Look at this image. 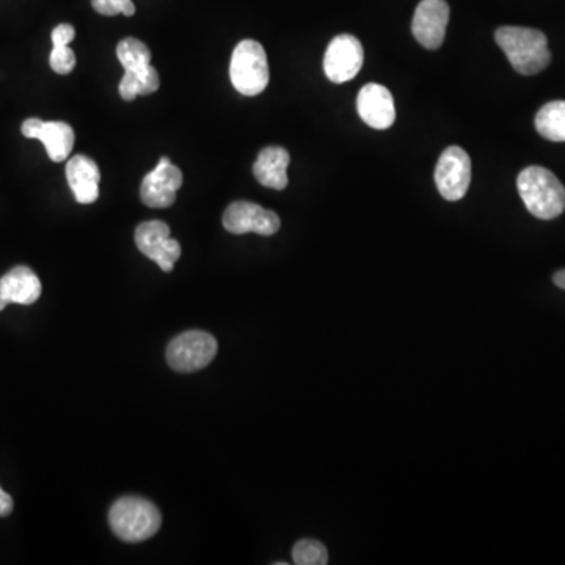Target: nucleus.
Here are the masks:
<instances>
[{
    "instance_id": "15",
    "label": "nucleus",
    "mask_w": 565,
    "mask_h": 565,
    "mask_svg": "<svg viewBox=\"0 0 565 565\" xmlns=\"http://www.w3.org/2000/svg\"><path fill=\"white\" fill-rule=\"evenodd\" d=\"M291 156L283 146H267L253 165V175L261 186L283 190L288 186V170Z\"/></svg>"
},
{
    "instance_id": "28",
    "label": "nucleus",
    "mask_w": 565,
    "mask_h": 565,
    "mask_svg": "<svg viewBox=\"0 0 565 565\" xmlns=\"http://www.w3.org/2000/svg\"><path fill=\"white\" fill-rule=\"evenodd\" d=\"M8 303L10 302H8V300L5 299V297L2 296V294H0V311L5 310V307H7Z\"/></svg>"
},
{
    "instance_id": "22",
    "label": "nucleus",
    "mask_w": 565,
    "mask_h": 565,
    "mask_svg": "<svg viewBox=\"0 0 565 565\" xmlns=\"http://www.w3.org/2000/svg\"><path fill=\"white\" fill-rule=\"evenodd\" d=\"M139 77L140 96L151 95V93L159 90L161 79H159V73H157L156 68H153V66L150 65L146 70L140 71Z\"/></svg>"
},
{
    "instance_id": "11",
    "label": "nucleus",
    "mask_w": 565,
    "mask_h": 565,
    "mask_svg": "<svg viewBox=\"0 0 565 565\" xmlns=\"http://www.w3.org/2000/svg\"><path fill=\"white\" fill-rule=\"evenodd\" d=\"M449 22L446 0H421L413 16V37L426 49L442 48Z\"/></svg>"
},
{
    "instance_id": "12",
    "label": "nucleus",
    "mask_w": 565,
    "mask_h": 565,
    "mask_svg": "<svg viewBox=\"0 0 565 565\" xmlns=\"http://www.w3.org/2000/svg\"><path fill=\"white\" fill-rule=\"evenodd\" d=\"M22 134L27 139H38L43 142L51 161L63 162L70 157L74 148V129L65 121H43L29 118L22 123Z\"/></svg>"
},
{
    "instance_id": "26",
    "label": "nucleus",
    "mask_w": 565,
    "mask_h": 565,
    "mask_svg": "<svg viewBox=\"0 0 565 565\" xmlns=\"http://www.w3.org/2000/svg\"><path fill=\"white\" fill-rule=\"evenodd\" d=\"M115 7L118 8L120 11V15L124 16H132L135 13L134 4H132V0H112Z\"/></svg>"
},
{
    "instance_id": "10",
    "label": "nucleus",
    "mask_w": 565,
    "mask_h": 565,
    "mask_svg": "<svg viewBox=\"0 0 565 565\" xmlns=\"http://www.w3.org/2000/svg\"><path fill=\"white\" fill-rule=\"evenodd\" d=\"M183 186V172L170 162L168 157H162L153 172L143 178L140 187V198L148 208L164 209L175 205L176 192Z\"/></svg>"
},
{
    "instance_id": "8",
    "label": "nucleus",
    "mask_w": 565,
    "mask_h": 565,
    "mask_svg": "<svg viewBox=\"0 0 565 565\" xmlns=\"http://www.w3.org/2000/svg\"><path fill=\"white\" fill-rule=\"evenodd\" d=\"M365 60V51L358 38L349 33L338 35L330 41L329 48L325 51L324 71L333 84L354 79L360 73Z\"/></svg>"
},
{
    "instance_id": "19",
    "label": "nucleus",
    "mask_w": 565,
    "mask_h": 565,
    "mask_svg": "<svg viewBox=\"0 0 565 565\" xmlns=\"http://www.w3.org/2000/svg\"><path fill=\"white\" fill-rule=\"evenodd\" d=\"M292 559L297 565H325L329 564V553L319 540L303 539L292 548Z\"/></svg>"
},
{
    "instance_id": "14",
    "label": "nucleus",
    "mask_w": 565,
    "mask_h": 565,
    "mask_svg": "<svg viewBox=\"0 0 565 565\" xmlns=\"http://www.w3.org/2000/svg\"><path fill=\"white\" fill-rule=\"evenodd\" d=\"M66 179L81 205H90L98 200L101 172L98 164L90 157L84 154L71 157L70 162L66 164Z\"/></svg>"
},
{
    "instance_id": "16",
    "label": "nucleus",
    "mask_w": 565,
    "mask_h": 565,
    "mask_svg": "<svg viewBox=\"0 0 565 565\" xmlns=\"http://www.w3.org/2000/svg\"><path fill=\"white\" fill-rule=\"evenodd\" d=\"M0 294L10 303L33 305L41 296L40 278L30 267H15L0 278Z\"/></svg>"
},
{
    "instance_id": "9",
    "label": "nucleus",
    "mask_w": 565,
    "mask_h": 565,
    "mask_svg": "<svg viewBox=\"0 0 565 565\" xmlns=\"http://www.w3.org/2000/svg\"><path fill=\"white\" fill-rule=\"evenodd\" d=\"M223 226L231 234L256 233L272 236L280 230V217L274 211L250 201H234L223 214Z\"/></svg>"
},
{
    "instance_id": "23",
    "label": "nucleus",
    "mask_w": 565,
    "mask_h": 565,
    "mask_svg": "<svg viewBox=\"0 0 565 565\" xmlns=\"http://www.w3.org/2000/svg\"><path fill=\"white\" fill-rule=\"evenodd\" d=\"M76 37V30L71 24H60L52 30V44L54 46H68Z\"/></svg>"
},
{
    "instance_id": "5",
    "label": "nucleus",
    "mask_w": 565,
    "mask_h": 565,
    "mask_svg": "<svg viewBox=\"0 0 565 565\" xmlns=\"http://www.w3.org/2000/svg\"><path fill=\"white\" fill-rule=\"evenodd\" d=\"M217 341L211 333L190 330L170 341L167 361L178 372H195L206 368L217 355Z\"/></svg>"
},
{
    "instance_id": "1",
    "label": "nucleus",
    "mask_w": 565,
    "mask_h": 565,
    "mask_svg": "<svg viewBox=\"0 0 565 565\" xmlns=\"http://www.w3.org/2000/svg\"><path fill=\"white\" fill-rule=\"evenodd\" d=\"M495 40L517 73L523 76L544 71L551 62L545 33L528 27L506 26L495 32Z\"/></svg>"
},
{
    "instance_id": "24",
    "label": "nucleus",
    "mask_w": 565,
    "mask_h": 565,
    "mask_svg": "<svg viewBox=\"0 0 565 565\" xmlns=\"http://www.w3.org/2000/svg\"><path fill=\"white\" fill-rule=\"evenodd\" d=\"M92 7L95 8V11H98L99 15H120V11H118V8L115 7L112 0H92Z\"/></svg>"
},
{
    "instance_id": "27",
    "label": "nucleus",
    "mask_w": 565,
    "mask_h": 565,
    "mask_svg": "<svg viewBox=\"0 0 565 565\" xmlns=\"http://www.w3.org/2000/svg\"><path fill=\"white\" fill-rule=\"evenodd\" d=\"M553 281H555V285L558 286V288L565 289V269L556 272V274L553 275Z\"/></svg>"
},
{
    "instance_id": "6",
    "label": "nucleus",
    "mask_w": 565,
    "mask_h": 565,
    "mask_svg": "<svg viewBox=\"0 0 565 565\" xmlns=\"http://www.w3.org/2000/svg\"><path fill=\"white\" fill-rule=\"evenodd\" d=\"M471 183V159L460 146L443 151L435 168V184L445 200L459 201L467 195Z\"/></svg>"
},
{
    "instance_id": "20",
    "label": "nucleus",
    "mask_w": 565,
    "mask_h": 565,
    "mask_svg": "<svg viewBox=\"0 0 565 565\" xmlns=\"http://www.w3.org/2000/svg\"><path fill=\"white\" fill-rule=\"evenodd\" d=\"M52 70L57 74H70L76 66V55L70 46H54L49 57Z\"/></svg>"
},
{
    "instance_id": "18",
    "label": "nucleus",
    "mask_w": 565,
    "mask_h": 565,
    "mask_svg": "<svg viewBox=\"0 0 565 565\" xmlns=\"http://www.w3.org/2000/svg\"><path fill=\"white\" fill-rule=\"evenodd\" d=\"M117 57L124 71L140 73L151 65V51L137 38H124L118 43Z\"/></svg>"
},
{
    "instance_id": "4",
    "label": "nucleus",
    "mask_w": 565,
    "mask_h": 565,
    "mask_svg": "<svg viewBox=\"0 0 565 565\" xmlns=\"http://www.w3.org/2000/svg\"><path fill=\"white\" fill-rule=\"evenodd\" d=\"M231 84L244 96L263 93L269 85V63L263 46L255 40L237 44L231 55Z\"/></svg>"
},
{
    "instance_id": "2",
    "label": "nucleus",
    "mask_w": 565,
    "mask_h": 565,
    "mask_svg": "<svg viewBox=\"0 0 565 565\" xmlns=\"http://www.w3.org/2000/svg\"><path fill=\"white\" fill-rule=\"evenodd\" d=\"M518 194L536 219L553 220L565 211V187L544 167H526L517 178Z\"/></svg>"
},
{
    "instance_id": "25",
    "label": "nucleus",
    "mask_w": 565,
    "mask_h": 565,
    "mask_svg": "<svg viewBox=\"0 0 565 565\" xmlns=\"http://www.w3.org/2000/svg\"><path fill=\"white\" fill-rule=\"evenodd\" d=\"M13 512L11 496L0 487V517H8Z\"/></svg>"
},
{
    "instance_id": "13",
    "label": "nucleus",
    "mask_w": 565,
    "mask_h": 565,
    "mask_svg": "<svg viewBox=\"0 0 565 565\" xmlns=\"http://www.w3.org/2000/svg\"><path fill=\"white\" fill-rule=\"evenodd\" d=\"M357 110L361 120L369 128L390 129L396 120L394 99L388 88L380 84H368L361 88L357 98Z\"/></svg>"
},
{
    "instance_id": "3",
    "label": "nucleus",
    "mask_w": 565,
    "mask_h": 565,
    "mask_svg": "<svg viewBox=\"0 0 565 565\" xmlns=\"http://www.w3.org/2000/svg\"><path fill=\"white\" fill-rule=\"evenodd\" d=\"M109 525L118 539L139 544L151 539L161 529L162 515L151 501L139 496H124L110 509Z\"/></svg>"
},
{
    "instance_id": "7",
    "label": "nucleus",
    "mask_w": 565,
    "mask_h": 565,
    "mask_svg": "<svg viewBox=\"0 0 565 565\" xmlns=\"http://www.w3.org/2000/svg\"><path fill=\"white\" fill-rule=\"evenodd\" d=\"M135 245L140 252L161 267L164 272H172L176 261L181 258V245L170 237V226L161 220H150L137 226Z\"/></svg>"
},
{
    "instance_id": "21",
    "label": "nucleus",
    "mask_w": 565,
    "mask_h": 565,
    "mask_svg": "<svg viewBox=\"0 0 565 565\" xmlns=\"http://www.w3.org/2000/svg\"><path fill=\"white\" fill-rule=\"evenodd\" d=\"M120 96L124 101H134L137 96H140L139 73L124 71L123 79L120 82Z\"/></svg>"
},
{
    "instance_id": "17",
    "label": "nucleus",
    "mask_w": 565,
    "mask_h": 565,
    "mask_svg": "<svg viewBox=\"0 0 565 565\" xmlns=\"http://www.w3.org/2000/svg\"><path fill=\"white\" fill-rule=\"evenodd\" d=\"M536 129L550 142H565V101L545 104L537 112Z\"/></svg>"
}]
</instances>
